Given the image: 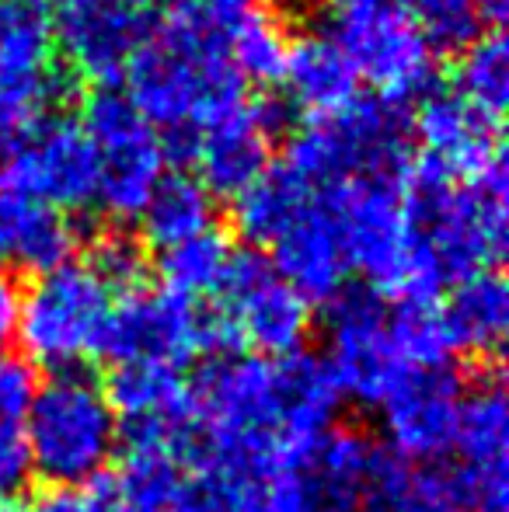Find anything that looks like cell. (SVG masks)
Returning <instances> with one entry per match:
<instances>
[{
    "label": "cell",
    "instance_id": "cell-1",
    "mask_svg": "<svg viewBox=\"0 0 509 512\" xmlns=\"http://www.w3.org/2000/svg\"><path fill=\"white\" fill-rule=\"evenodd\" d=\"M192 387L206 453L252 471H297L335 429L342 394L325 359L217 356Z\"/></svg>",
    "mask_w": 509,
    "mask_h": 512
},
{
    "label": "cell",
    "instance_id": "cell-2",
    "mask_svg": "<svg viewBox=\"0 0 509 512\" xmlns=\"http://www.w3.org/2000/svg\"><path fill=\"white\" fill-rule=\"evenodd\" d=\"M401 203L412 234L419 293L426 300H436L447 283H461L503 262L509 244L506 161L457 189L454 178L419 157L405 175Z\"/></svg>",
    "mask_w": 509,
    "mask_h": 512
},
{
    "label": "cell",
    "instance_id": "cell-3",
    "mask_svg": "<svg viewBox=\"0 0 509 512\" xmlns=\"http://www.w3.org/2000/svg\"><path fill=\"white\" fill-rule=\"evenodd\" d=\"M126 81V98L143 122L168 133H203L245 108V81L227 56V32L171 7L126 63Z\"/></svg>",
    "mask_w": 509,
    "mask_h": 512
},
{
    "label": "cell",
    "instance_id": "cell-4",
    "mask_svg": "<svg viewBox=\"0 0 509 512\" xmlns=\"http://www.w3.org/2000/svg\"><path fill=\"white\" fill-rule=\"evenodd\" d=\"M412 115L387 98H353L346 108L314 115L290 136L286 168L318 192L360 182L401 178L412 161Z\"/></svg>",
    "mask_w": 509,
    "mask_h": 512
},
{
    "label": "cell",
    "instance_id": "cell-5",
    "mask_svg": "<svg viewBox=\"0 0 509 512\" xmlns=\"http://www.w3.org/2000/svg\"><path fill=\"white\" fill-rule=\"evenodd\" d=\"M119 422L105 387L88 373H53L35 384L25 415L28 467L46 485L84 488L105 478L119 453Z\"/></svg>",
    "mask_w": 509,
    "mask_h": 512
},
{
    "label": "cell",
    "instance_id": "cell-6",
    "mask_svg": "<svg viewBox=\"0 0 509 512\" xmlns=\"http://www.w3.org/2000/svg\"><path fill=\"white\" fill-rule=\"evenodd\" d=\"M116 297L88 262H67L35 276L18 300V328L28 363L53 373H74L88 359L102 356L105 331Z\"/></svg>",
    "mask_w": 509,
    "mask_h": 512
},
{
    "label": "cell",
    "instance_id": "cell-7",
    "mask_svg": "<svg viewBox=\"0 0 509 512\" xmlns=\"http://www.w3.org/2000/svg\"><path fill=\"white\" fill-rule=\"evenodd\" d=\"M401 178H360L339 189L318 192L339 227L349 269L363 272L367 290L394 300H426L419 293L412 234H408Z\"/></svg>",
    "mask_w": 509,
    "mask_h": 512
},
{
    "label": "cell",
    "instance_id": "cell-8",
    "mask_svg": "<svg viewBox=\"0 0 509 512\" xmlns=\"http://www.w3.org/2000/svg\"><path fill=\"white\" fill-rule=\"evenodd\" d=\"M77 126L98 154L95 203L116 220H136L164 178L161 136L116 88L91 91Z\"/></svg>",
    "mask_w": 509,
    "mask_h": 512
},
{
    "label": "cell",
    "instance_id": "cell-9",
    "mask_svg": "<svg viewBox=\"0 0 509 512\" xmlns=\"http://www.w3.org/2000/svg\"><path fill=\"white\" fill-rule=\"evenodd\" d=\"M213 349H224L217 314L199 307V300L161 286L136 290L112 307L102 356L116 359V366L140 363L182 370Z\"/></svg>",
    "mask_w": 509,
    "mask_h": 512
},
{
    "label": "cell",
    "instance_id": "cell-10",
    "mask_svg": "<svg viewBox=\"0 0 509 512\" xmlns=\"http://www.w3.org/2000/svg\"><path fill=\"white\" fill-rule=\"evenodd\" d=\"M328 373L342 398L381 405L412 373L391 331V307L374 290H342L328 310Z\"/></svg>",
    "mask_w": 509,
    "mask_h": 512
},
{
    "label": "cell",
    "instance_id": "cell-11",
    "mask_svg": "<svg viewBox=\"0 0 509 512\" xmlns=\"http://www.w3.org/2000/svg\"><path fill=\"white\" fill-rule=\"evenodd\" d=\"M220 300L224 304L213 314H217L224 349L245 345L265 359H286L304 352V342L314 328L311 304L279 279L272 262L238 251V262Z\"/></svg>",
    "mask_w": 509,
    "mask_h": 512
},
{
    "label": "cell",
    "instance_id": "cell-12",
    "mask_svg": "<svg viewBox=\"0 0 509 512\" xmlns=\"http://www.w3.org/2000/svg\"><path fill=\"white\" fill-rule=\"evenodd\" d=\"M53 11L46 0H0V115L42 122L74 98L77 77L56 67Z\"/></svg>",
    "mask_w": 509,
    "mask_h": 512
},
{
    "label": "cell",
    "instance_id": "cell-13",
    "mask_svg": "<svg viewBox=\"0 0 509 512\" xmlns=\"http://www.w3.org/2000/svg\"><path fill=\"white\" fill-rule=\"evenodd\" d=\"M53 39L67 70L112 88L150 35L154 0H53Z\"/></svg>",
    "mask_w": 509,
    "mask_h": 512
},
{
    "label": "cell",
    "instance_id": "cell-14",
    "mask_svg": "<svg viewBox=\"0 0 509 512\" xmlns=\"http://www.w3.org/2000/svg\"><path fill=\"white\" fill-rule=\"evenodd\" d=\"M0 192L35 199L60 213L84 209L98 196V154L70 119H42L25 147L0 164Z\"/></svg>",
    "mask_w": 509,
    "mask_h": 512
},
{
    "label": "cell",
    "instance_id": "cell-15",
    "mask_svg": "<svg viewBox=\"0 0 509 512\" xmlns=\"http://www.w3.org/2000/svg\"><path fill=\"white\" fill-rule=\"evenodd\" d=\"M332 39L342 46L356 74L367 77L381 98L405 105L436 84V49L408 11H387L374 18L335 21Z\"/></svg>",
    "mask_w": 509,
    "mask_h": 512
},
{
    "label": "cell",
    "instance_id": "cell-16",
    "mask_svg": "<svg viewBox=\"0 0 509 512\" xmlns=\"http://www.w3.org/2000/svg\"><path fill=\"white\" fill-rule=\"evenodd\" d=\"M105 398L126 432L129 450H157L185 457L196 443V408L192 387L168 366H116Z\"/></svg>",
    "mask_w": 509,
    "mask_h": 512
},
{
    "label": "cell",
    "instance_id": "cell-17",
    "mask_svg": "<svg viewBox=\"0 0 509 512\" xmlns=\"http://www.w3.org/2000/svg\"><path fill=\"white\" fill-rule=\"evenodd\" d=\"M464 387L454 370L429 366L412 370L381 401V429L394 460L405 464H433L454 446L457 415H461Z\"/></svg>",
    "mask_w": 509,
    "mask_h": 512
},
{
    "label": "cell",
    "instance_id": "cell-18",
    "mask_svg": "<svg viewBox=\"0 0 509 512\" xmlns=\"http://www.w3.org/2000/svg\"><path fill=\"white\" fill-rule=\"evenodd\" d=\"M412 133L426 147V161L436 164L447 178H478L492 164L503 161L499 147V122L485 119L478 108H471L457 91L433 88L422 95L412 115Z\"/></svg>",
    "mask_w": 509,
    "mask_h": 512
},
{
    "label": "cell",
    "instance_id": "cell-19",
    "mask_svg": "<svg viewBox=\"0 0 509 512\" xmlns=\"http://www.w3.org/2000/svg\"><path fill=\"white\" fill-rule=\"evenodd\" d=\"M272 269L307 304H332L349 283V262L339 241L335 216L314 199L272 244Z\"/></svg>",
    "mask_w": 509,
    "mask_h": 512
},
{
    "label": "cell",
    "instance_id": "cell-20",
    "mask_svg": "<svg viewBox=\"0 0 509 512\" xmlns=\"http://www.w3.org/2000/svg\"><path fill=\"white\" fill-rule=\"evenodd\" d=\"M450 450L457 453V471L509 506V405L499 377H485L464 394Z\"/></svg>",
    "mask_w": 509,
    "mask_h": 512
},
{
    "label": "cell",
    "instance_id": "cell-21",
    "mask_svg": "<svg viewBox=\"0 0 509 512\" xmlns=\"http://www.w3.org/2000/svg\"><path fill=\"white\" fill-rule=\"evenodd\" d=\"M367 512H506L457 467L405 464L387 453L381 474L370 488Z\"/></svg>",
    "mask_w": 509,
    "mask_h": 512
},
{
    "label": "cell",
    "instance_id": "cell-22",
    "mask_svg": "<svg viewBox=\"0 0 509 512\" xmlns=\"http://www.w3.org/2000/svg\"><path fill=\"white\" fill-rule=\"evenodd\" d=\"M77 227L67 213L35 199L0 192V269L53 272L74 262Z\"/></svg>",
    "mask_w": 509,
    "mask_h": 512
},
{
    "label": "cell",
    "instance_id": "cell-23",
    "mask_svg": "<svg viewBox=\"0 0 509 512\" xmlns=\"http://www.w3.org/2000/svg\"><path fill=\"white\" fill-rule=\"evenodd\" d=\"M387 453L367 432L332 429L307 457L304 474L318 509H360L381 474Z\"/></svg>",
    "mask_w": 509,
    "mask_h": 512
},
{
    "label": "cell",
    "instance_id": "cell-24",
    "mask_svg": "<svg viewBox=\"0 0 509 512\" xmlns=\"http://www.w3.org/2000/svg\"><path fill=\"white\" fill-rule=\"evenodd\" d=\"M269 143L272 140L255 126L248 105L206 126L192 157V164L199 168V185L210 196L238 199L269 168Z\"/></svg>",
    "mask_w": 509,
    "mask_h": 512
},
{
    "label": "cell",
    "instance_id": "cell-25",
    "mask_svg": "<svg viewBox=\"0 0 509 512\" xmlns=\"http://www.w3.org/2000/svg\"><path fill=\"white\" fill-rule=\"evenodd\" d=\"M283 81L290 102L314 115L339 112L360 91V74L328 32H307L290 42Z\"/></svg>",
    "mask_w": 509,
    "mask_h": 512
},
{
    "label": "cell",
    "instance_id": "cell-26",
    "mask_svg": "<svg viewBox=\"0 0 509 512\" xmlns=\"http://www.w3.org/2000/svg\"><path fill=\"white\" fill-rule=\"evenodd\" d=\"M440 310L454 352L475 359H496L503 352L509 331V290L499 269L475 272V276L454 283Z\"/></svg>",
    "mask_w": 509,
    "mask_h": 512
},
{
    "label": "cell",
    "instance_id": "cell-27",
    "mask_svg": "<svg viewBox=\"0 0 509 512\" xmlns=\"http://www.w3.org/2000/svg\"><path fill=\"white\" fill-rule=\"evenodd\" d=\"M182 457L129 450L123 471L91 485L98 512H182Z\"/></svg>",
    "mask_w": 509,
    "mask_h": 512
},
{
    "label": "cell",
    "instance_id": "cell-28",
    "mask_svg": "<svg viewBox=\"0 0 509 512\" xmlns=\"http://www.w3.org/2000/svg\"><path fill=\"white\" fill-rule=\"evenodd\" d=\"M314 189L300 175H293L286 164L265 168L238 199H234V230L248 244L272 248L286 227L314 203Z\"/></svg>",
    "mask_w": 509,
    "mask_h": 512
},
{
    "label": "cell",
    "instance_id": "cell-29",
    "mask_svg": "<svg viewBox=\"0 0 509 512\" xmlns=\"http://www.w3.org/2000/svg\"><path fill=\"white\" fill-rule=\"evenodd\" d=\"M143 241L168 251L213 227V196L192 175H164L140 213Z\"/></svg>",
    "mask_w": 509,
    "mask_h": 512
},
{
    "label": "cell",
    "instance_id": "cell-30",
    "mask_svg": "<svg viewBox=\"0 0 509 512\" xmlns=\"http://www.w3.org/2000/svg\"><path fill=\"white\" fill-rule=\"evenodd\" d=\"M234 262H238V251H234L231 237L220 234L217 227H210L203 234L164 251L161 258L164 286L189 300L220 297L227 279H231Z\"/></svg>",
    "mask_w": 509,
    "mask_h": 512
},
{
    "label": "cell",
    "instance_id": "cell-31",
    "mask_svg": "<svg viewBox=\"0 0 509 512\" xmlns=\"http://www.w3.org/2000/svg\"><path fill=\"white\" fill-rule=\"evenodd\" d=\"M182 512H262V471L203 453L182 485Z\"/></svg>",
    "mask_w": 509,
    "mask_h": 512
},
{
    "label": "cell",
    "instance_id": "cell-32",
    "mask_svg": "<svg viewBox=\"0 0 509 512\" xmlns=\"http://www.w3.org/2000/svg\"><path fill=\"white\" fill-rule=\"evenodd\" d=\"M35 394V373L25 359L0 356V492H14L32 474L25 415Z\"/></svg>",
    "mask_w": 509,
    "mask_h": 512
},
{
    "label": "cell",
    "instance_id": "cell-33",
    "mask_svg": "<svg viewBox=\"0 0 509 512\" xmlns=\"http://www.w3.org/2000/svg\"><path fill=\"white\" fill-rule=\"evenodd\" d=\"M457 95L485 119L499 122L509 105V46L503 32H482L457 60Z\"/></svg>",
    "mask_w": 509,
    "mask_h": 512
},
{
    "label": "cell",
    "instance_id": "cell-34",
    "mask_svg": "<svg viewBox=\"0 0 509 512\" xmlns=\"http://www.w3.org/2000/svg\"><path fill=\"white\" fill-rule=\"evenodd\" d=\"M286 53H290V39L272 14H248L227 35V56H231L238 77L262 84V88L283 81Z\"/></svg>",
    "mask_w": 509,
    "mask_h": 512
},
{
    "label": "cell",
    "instance_id": "cell-35",
    "mask_svg": "<svg viewBox=\"0 0 509 512\" xmlns=\"http://www.w3.org/2000/svg\"><path fill=\"white\" fill-rule=\"evenodd\" d=\"M391 331L412 370L447 366V359L454 356L447 321L436 300H398L391 307Z\"/></svg>",
    "mask_w": 509,
    "mask_h": 512
},
{
    "label": "cell",
    "instance_id": "cell-36",
    "mask_svg": "<svg viewBox=\"0 0 509 512\" xmlns=\"http://www.w3.org/2000/svg\"><path fill=\"white\" fill-rule=\"evenodd\" d=\"M415 11V25L426 32L433 49L461 53L482 35L475 0H405Z\"/></svg>",
    "mask_w": 509,
    "mask_h": 512
},
{
    "label": "cell",
    "instance_id": "cell-37",
    "mask_svg": "<svg viewBox=\"0 0 509 512\" xmlns=\"http://www.w3.org/2000/svg\"><path fill=\"white\" fill-rule=\"evenodd\" d=\"M91 269L95 276L109 286L112 297H129V293L143 290V279H147V251L140 241L126 234H105L95 244V255H91Z\"/></svg>",
    "mask_w": 509,
    "mask_h": 512
},
{
    "label": "cell",
    "instance_id": "cell-38",
    "mask_svg": "<svg viewBox=\"0 0 509 512\" xmlns=\"http://www.w3.org/2000/svg\"><path fill=\"white\" fill-rule=\"evenodd\" d=\"M262 512H314V495L304 467L262 474Z\"/></svg>",
    "mask_w": 509,
    "mask_h": 512
},
{
    "label": "cell",
    "instance_id": "cell-39",
    "mask_svg": "<svg viewBox=\"0 0 509 512\" xmlns=\"http://www.w3.org/2000/svg\"><path fill=\"white\" fill-rule=\"evenodd\" d=\"M265 0H168L171 11H185V14H196V18L210 21L213 28L231 35V28L238 25L241 18L255 14Z\"/></svg>",
    "mask_w": 509,
    "mask_h": 512
},
{
    "label": "cell",
    "instance_id": "cell-40",
    "mask_svg": "<svg viewBox=\"0 0 509 512\" xmlns=\"http://www.w3.org/2000/svg\"><path fill=\"white\" fill-rule=\"evenodd\" d=\"M21 512H98V506H95V495L84 492V488L46 485L42 492H35L28 499V506H21Z\"/></svg>",
    "mask_w": 509,
    "mask_h": 512
},
{
    "label": "cell",
    "instance_id": "cell-41",
    "mask_svg": "<svg viewBox=\"0 0 509 512\" xmlns=\"http://www.w3.org/2000/svg\"><path fill=\"white\" fill-rule=\"evenodd\" d=\"M18 286L14 279L0 269V356L7 352V345L14 342V328H18Z\"/></svg>",
    "mask_w": 509,
    "mask_h": 512
},
{
    "label": "cell",
    "instance_id": "cell-42",
    "mask_svg": "<svg viewBox=\"0 0 509 512\" xmlns=\"http://www.w3.org/2000/svg\"><path fill=\"white\" fill-rule=\"evenodd\" d=\"M387 11H405V0H332V21L374 18Z\"/></svg>",
    "mask_w": 509,
    "mask_h": 512
},
{
    "label": "cell",
    "instance_id": "cell-43",
    "mask_svg": "<svg viewBox=\"0 0 509 512\" xmlns=\"http://www.w3.org/2000/svg\"><path fill=\"white\" fill-rule=\"evenodd\" d=\"M475 7H478V18H482V25H492V32H496V28L503 25V18H506L509 0H475Z\"/></svg>",
    "mask_w": 509,
    "mask_h": 512
},
{
    "label": "cell",
    "instance_id": "cell-44",
    "mask_svg": "<svg viewBox=\"0 0 509 512\" xmlns=\"http://www.w3.org/2000/svg\"><path fill=\"white\" fill-rule=\"evenodd\" d=\"M0 512H21V502L11 492H0Z\"/></svg>",
    "mask_w": 509,
    "mask_h": 512
},
{
    "label": "cell",
    "instance_id": "cell-45",
    "mask_svg": "<svg viewBox=\"0 0 509 512\" xmlns=\"http://www.w3.org/2000/svg\"><path fill=\"white\" fill-rule=\"evenodd\" d=\"M318 512H367V509L360 506V509H318Z\"/></svg>",
    "mask_w": 509,
    "mask_h": 512
}]
</instances>
